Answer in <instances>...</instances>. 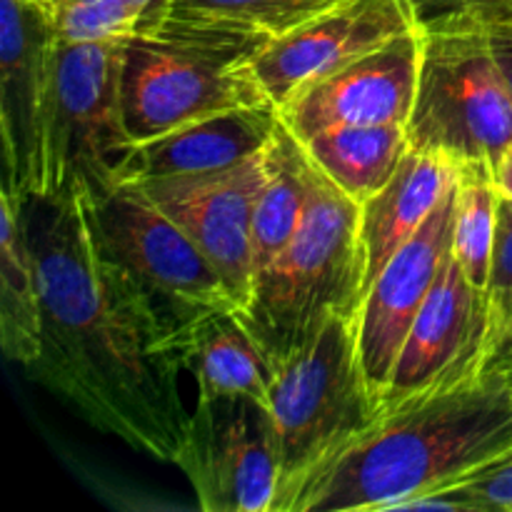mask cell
<instances>
[{
	"label": "cell",
	"mask_w": 512,
	"mask_h": 512,
	"mask_svg": "<svg viewBox=\"0 0 512 512\" xmlns=\"http://www.w3.org/2000/svg\"><path fill=\"white\" fill-rule=\"evenodd\" d=\"M30 233L43 335L30 375L95 430L173 463L190 413L178 335L105 250L93 200L73 190Z\"/></svg>",
	"instance_id": "1"
},
{
	"label": "cell",
	"mask_w": 512,
	"mask_h": 512,
	"mask_svg": "<svg viewBox=\"0 0 512 512\" xmlns=\"http://www.w3.org/2000/svg\"><path fill=\"white\" fill-rule=\"evenodd\" d=\"M512 455V388L478 375L380 413L378 423L320 473L293 512L400 510Z\"/></svg>",
	"instance_id": "2"
},
{
	"label": "cell",
	"mask_w": 512,
	"mask_h": 512,
	"mask_svg": "<svg viewBox=\"0 0 512 512\" xmlns=\"http://www.w3.org/2000/svg\"><path fill=\"white\" fill-rule=\"evenodd\" d=\"M363 293L360 205L313 165L303 223L255 273L253 293L238 315L273 370L313 343L335 315H358Z\"/></svg>",
	"instance_id": "3"
},
{
	"label": "cell",
	"mask_w": 512,
	"mask_h": 512,
	"mask_svg": "<svg viewBox=\"0 0 512 512\" xmlns=\"http://www.w3.org/2000/svg\"><path fill=\"white\" fill-rule=\"evenodd\" d=\"M358 350V315H335L323 333L273 368L270 415L278 443L273 512H293L303 490L380 418Z\"/></svg>",
	"instance_id": "4"
},
{
	"label": "cell",
	"mask_w": 512,
	"mask_h": 512,
	"mask_svg": "<svg viewBox=\"0 0 512 512\" xmlns=\"http://www.w3.org/2000/svg\"><path fill=\"white\" fill-rule=\"evenodd\" d=\"M263 45L145 13L140 28L123 40L120 58V98L133 143L225 110L270 103L248 68Z\"/></svg>",
	"instance_id": "5"
},
{
	"label": "cell",
	"mask_w": 512,
	"mask_h": 512,
	"mask_svg": "<svg viewBox=\"0 0 512 512\" xmlns=\"http://www.w3.org/2000/svg\"><path fill=\"white\" fill-rule=\"evenodd\" d=\"M410 148L498 168L512 148V93L470 8L423 23Z\"/></svg>",
	"instance_id": "6"
},
{
	"label": "cell",
	"mask_w": 512,
	"mask_h": 512,
	"mask_svg": "<svg viewBox=\"0 0 512 512\" xmlns=\"http://www.w3.org/2000/svg\"><path fill=\"white\" fill-rule=\"evenodd\" d=\"M123 40L60 43L38 198L43 203L73 190L98 200L120 188V173L135 145L120 98Z\"/></svg>",
	"instance_id": "7"
},
{
	"label": "cell",
	"mask_w": 512,
	"mask_h": 512,
	"mask_svg": "<svg viewBox=\"0 0 512 512\" xmlns=\"http://www.w3.org/2000/svg\"><path fill=\"white\" fill-rule=\"evenodd\" d=\"M93 215L105 250L153 300L175 335L208 310H238L213 260L140 185H120L93 200Z\"/></svg>",
	"instance_id": "8"
},
{
	"label": "cell",
	"mask_w": 512,
	"mask_h": 512,
	"mask_svg": "<svg viewBox=\"0 0 512 512\" xmlns=\"http://www.w3.org/2000/svg\"><path fill=\"white\" fill-rule=\"evenodd\" d=\"M173 465L203 512H273L280 463L270 408L250 395L198 398Z\"/></svg>",
	"instance_id": "9"
},
{
	"label": "cell",
	"mask_w": 512,
	"mask_h": 512,
	"mask_svg": "<svg viewBox=\"0 0 512 512\" xmlns=\"http://www.w3.org/2000/svg\"><path fill=\"white\" fill-rule=\"evenodd\" d=\"M0 18L3 190L38 200L60 40L30 0H0Z\"/></svg>",
	"instance_id": "10"
},
{
	"label": "cell",
	"mask_w": 512,
	"mask_h": 512,
	"mask_svg": "<svg viewBox=\"0 0 512 512\" xmlns=\"http://www.w3.org/2000/svg\"><path fill=\"white\" fill-rule=\"evenodd\" d=\"M488 335V288L475 285L450 250L405 338L380 410L478 378Z\"/></svg>",
	"instance_id": "11"
},
{
	"label": "cell",
	"mask_w": 512,
	"mask_h": 512,
	"mask_svg": "<svg viewBox=\"0 0 512 512\" xmlns=\"http://www.w3.org/2000/svg\"><path fill=\"white\" fill-rule=\"evenodd\" d=\"M268 175V145L243 163L210 173L135 183L203 248L223 275L238 310L253 293V210Z\"/></svg>",
	"instance_id": "12"
},
{
	"label": "cell",
	"mask_w": 512,
	"mask_h": 512,
	"mask_svg": "<svg viewBox=\"0 0 512 512\" xmlns=\"http://www.w3.org/2000/svg\"><path fill=\"white\" fill-rule=\"evenodd\" d=\"M420 55L423 25L305 85L280 105V120L300 143L338 125H408L418 93Z\"/></svg>",
	"instance_id": "13"
},
{
	"label": "cell",
	"mask_w": 512,
	"mask_h": 512,
	"mask_svg": "<svg viewBox=\"0 0 512 512\" xmlns=\"http://www.w3.org/2000/svg\"><path fill=\"white\" fill-rule=\"evenodd\" d=\"M408 0H348L255 50L248 68L275 108L385 40L418 28Z\"/></svg>",
	"instance_id": "14"
},
{
	"label": "cell",
	"mask_w": 512,
	"mask_h": 512,
	"mask_svg": "<svg viewBox=\"0 0 512 512\" xmlns=\"http://www.w3.org/2000/svg\"><path fill=\"white\" fill-rule=\"evenodd\" d=\"M455 183L418 233L388 260L358 310V350L375 398H383L405 338L453 250Z\"/></svg>",
	"instance_id": "15"
},
{
	"label": "cell",
	"mask_w": 512,
	"mask_h": 512,
	"mask_svg": "<svg viewBox=\"0 0 512 512\" xmlns=\"http://www.w3.org/2000/svg\"><path fill=\"white\" fill-rule=\"evenodd\" d=\"M280 125L273 103L225 110L135 143L120 173V185L168 175L210 173L243 163L273 140Z\"/></svg>",
	"instance_id": "16"
},
{
	"label": "cell",
	"mask_w": 512,
	"mask_h": 512,
	"mask_svg": "<svg viewBox=\"0 0 512 512\" xmlns=\"http://www.w3.org/2000/svg\"><path fill=\"white\" fill-rule=\"evenodd\" d=\"M458 178V163L433 150L410 148L383 190L360 205L365 290L388 260L418 233ZM365 295V293H363Z\"/></svg>",
	"instance_id": "17"
},
{
	"label": "cell",
	"mask_w": 512,
	"mask_h": 512,
	"mask_svg": "<svg viewBox=\"0 0 512 512\" xmlns=\"http://www.w3.org/2000/svg\"><path fill=\"white\" fill-rule=\"evenodd\" d=\"M185 373L193 375L198 398L250 395L270 408V370L263 350L235 308L198 315L175 338Z\"/></svg>",
	"instance_id": "18"
},
{
	"label": "cell",
	"mask_w": 512,
	"mask_h": 512,
	"mask_svg": "<svg viewBox=\"0 0 512 512\" xmlns=\"http://www.w3.org/2000/svg\"><path fill=\"white\" fill-rule=\"evenodd\" d=\"M25 198L0 190V343L5 358L30 368L40 353L43 313Z\"/></svg>",
	"instance_id": "19"
},
{
	"label": "cell",
	"mask_w": 512,
	"mask_h": 512,
	"mask_svg": "<svg viewBox=\"0 0 512 512\" xmlns=\"http://www.w3.org/2000/svg\"><path fill=\"white\" fill-rule=\"evenodd\" d=\"M315 168L363 205L388 185L410 150L408 125H338L303 140Z\"/></svg>",
	"instance_id": "20"
},
{
	"label": "cell",
	"mask_w": 512,
	"mask_h": 512,
	"mask_svg": "<svg viewBox=\"0 0 512 512\" xmlns=\"http://www.w3.org/2000/svg\"><path fill=\"white\" fill-rule=\"evenodd\" d=\"M313 190V163L305 145L280 120L268 143V175L253 210V260L255 273L263 270L303 223Z\"/></svg>",
	"instance_id": "21"
},
{
	"label": "cell",
	"mask_w": 512,
	"mask_h": 512,
	"mask_svg": "<svg viewBox=\"0 0 512 512\" xmlns=\"http://www.w3.org/2000/svg\"><path fill=\"white\" fill-rule=\"evenodd\" d=\"M348 0H155L150 15L270 43Z\"/></svg>",
	"instance_id": "22"
},
{
	"label": "cell",
	"mask_w": 512,
	"mask_h": 512,
	"mask_svg": "<svg viewBox=\"0 0 512 512\" xmlns=\"http://www.w3.org/2000/svg\"><path fill=\"white\" fill-rule=\"evenodd\" d=\"M500 185L488 163L458 165L455 178L453 255L465 275L480 288H488L493 265L495 223H498Z\"/></svg>",
	"instance_id": "23"
},
{
	"label": "cell",
	"mask_w": 512,
	"mask_h": 512,
	"mask_svg": "<svg viewBox=\"0 0 512 512\" xmlns=\"http://www.w3.org/2000/svg\"><path fill=\"white\" fill-rule=\"evenodd\" d=\"M60 43H100L133 35L148 10L130 0H30Z\"/></svg>",
	"instance_id": "24"
},
{
	"label": "cell",
	"mask_w": 512,
	"mask_h": 512,
	"mask_svg": "<svg viewBox=\"0 0 512 512\" xmlns=\"http://www.w3.org/2000/svg\"><path fill=\"white\" fill-rule=\"evenodd\" d=\"M480 375L512 388V295L490 298V335Z\"/></svg>",
	"instance_id": "25"
},
{
	"label": "cell",
	"mask_w": 512,
	"mask_h": 512,
	"mask_svg": "<svg viewBox=\"0 0 512 512\" xmlns=\"http://www.w3.org/2000/svg\"><path fill=\"white\" fill-rule=\"evenodd\" d=\"M465 8L473 10L483 25L490 50L512 93V0H470Z\"/></svg>",
	"instance_id": "26"
},
{
	"label": "cell",
	"mask_w": 512,
	"mask_h": 512,
	"mask_svg": "<svg viewBox=\"0 0 512 512\" xmlns=\"http://www.w3.org/2000/svg\"><path fill=\"white\" fill-rule=\"evenodd\" d=\"M488 293L490 298H510L512 295V198L503 190H500L498 198V223H495Z\"/></svg>",
	"instance_id": "27"
},
{
	"label": "cell",
	"mask_w": 512,
	"mask_h": 512,
	"mask_svg": "<svg viewBox=\"0 0 512 512\" xmlns=\"http://www.w3.org/2000/svg\"><path fill=\"white\" fill-rule=\"evenodd\" d=\"M460 485L473 495L480 512H512V455Z\"/></svg>",
	"instance_id": "28"
},
{
	"label": "cell",
	"mask_w": 512,
	"mask_h": 512,
	"mask_svg": "<svg viewBox=\"0 0 512 512\" xmlns=\"http://www.w3.org/2000/svg\"><path fill=\"white\" fill-rule=\"evenodd\" d=\"M408 3L415 8L420 23H433V20L448 18V15L465 10L470 0H408Z\"/></svg>",
	"instance_id": "29"
},
{
	"label": "cell",
	"mask_w": 512,
	"mask_h": 512,
	"mask_svg": "<svg viewBox=\"0 0 512 512\" xmlns=\"http://www.w3.org/2000/svg\"><path fill=\"white\" fill-rule=\"evenodd\" d=\"M495 178H498L500 190L512 198V148L505 153V158L500 160L498 168H495Z\"/></svg>",
	"instance_id": "30"
},
{
	"label": "cell",
	"mask_w": 512,
	"mask_h": 512,
	"mask_svg": "<svg viewBox=\"0 0 512 512\" xmlns=\"http://www.w3.org/2000/svg\"><path fill=\"white\" fill-rule=\"evenodd\" d=\"M130 3L138 5V8H143V10H150L155 5V0H130Z\"/></svg>",
	"instance_id": "31"
}]
</instances>
